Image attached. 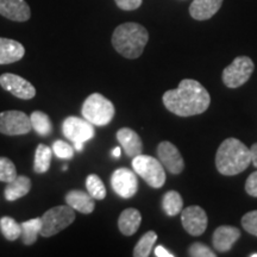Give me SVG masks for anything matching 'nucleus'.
Masks as SVG:
<instances>
[{"label":"nucleus","mask_w":257,"mask_h":257,"mask_svg":"<svg viewBox=\"0 0 257 257\" xmlns=\"http://www.w3.org/2000/svg\"><path fill=\"white\" fill-rule=\"evenodd\" d=\"M163 104L167 110L179 117H191L204 113L211 104V98L200 82L185 79L178 88L169 89L163 94Z\"/></svg>","instance_id":"f257e3e1"},{"label":"nucleus","mask_w":257,"mask_h":257,"mask_svg":"<svg viewBox=\"0 0 257 257\" xmlns=\"http://www.w3.org/2000/svg\"><path fill=\"white\" fill-rule=\"evenodd\" d=\"M251 162L250 149L237 138H226L218 148L216 167L220 174L237 175L248 168Z\"/></svg>","instance_id":"f03ea898"},{"label":"nucleus","mask_w":257,"mask_h":257,"mask_svg":"<svg viewBox=\"0 0 257 257\" xmlns=\"http://www.w3.org/2000/svg\"><path fill=\"white\" fill-rule=\"evenodd\" d=\"M149 34L147 29L137 23L120 24L112 35L114 49L126 59H137L142 55Z\"/></svg>","instance_id":"7ed1b4c3"},{"label":"nucleus","mask_w":257,"mask_h":257,"mask_svg":"<svg viewBox=\"0 0 257 257\" xmlns=\"http://www.w3.org/2000/svg\"><path fill=\"white\" fill-rule=\"evenodd\" d=\"M81 113L94 126H105L113 119L115 110L107 98L100 93H93L83 102Z\"/></svg>","instance_id":"20e7f679"},{"label":"nucleus","mask_w":257,"mask_h":257,"mask_svg":"<svg viewBox=\"0 0 257 257\" xmlns=\"http://www.w3.org/2000/svg\"><path fill=\"white\" fill-rule=\"evenodd\" d=\"M134 172L140 175L150 187L161 188L166 182L165 167L155 157L148 155L135 156L133 160Z\"/></svg>","instance_id":"39448f33"},{"label":"nucleus","mask_w":257,"mask_h":257,"mask_svg":"<svg viewBox=\"0 0 257 257\" xmlns=\"http://www.w3.org/2000/svg\"><path fill=\"white\" fill-rule=\"evenodd\" d=\"M42 219L41 236L51 237L55 236L61 231L68 227L75 220V210H73L69 205L56 206L47 211Z\"/></svg>","instance_id":"423d86ee"},{"label":"nucleus","mask_w":257,"mask_h":257,"mask_svg":"<svg viewBox=\"0 0 257 257\" xmlns=\"http://www.w3.org/2000/svg\"><path fill=\"white\" fill-rule=\"evenodd\" d=\"M62 134L74 144V150L82 152L83 144L95 136L94 125L85 118L68 117L62 123Z\"/></svg>","instance_id":"0eeeda50"},{"label":"nucleus","mask_w":257,"mask_h":257,"mask_svg":"<svg viewBox=\"0 0 257 257\" xmlns=\"http://www.w3.org/2000/svg\"><path fill=\"white\" fill-rule=\"evenodd\" d=\"M253 68L255 66L250 57H236L232 63L223 70V82L229 88H238L250 79Z\"/></svg>","instance_id":"6e6552de"},{"label":"nucleus","mask_w":257,"mask_h":257,"mask_svg":"<svg viewBox=\"0 0 257 257\" xmlns=\"http://www.w3.org/2000/svg\"><path fill=\"white\" fill-rule=\"evenodd\" d=\"M32 130L30 117L22 111H5L0 113V133L8 136H21Z\"/></svg>","instance_id":"1a4fd4ad"},{"label":"nucleus","mask_w":257,"mask_h":257,"mask_svg":"<svg viewBox=\"0 0 257 257\" xmlns=\"http://www.w3.org/2000/svg\"><path fill=\"white\" fill-rule=\"evenodd\" d=\"M112 189L124 199L134 197L138 189V180L136 173L127 168L114 170L111 178Z\"/></svg>","instance_id":"9d476101"},{"label":"nucleus","mask_w":257,"mask_h":257,"mask_svg":"<svg viewBox=\"0 0 257 257\" xmlns=\"http://www.w3.org/2000/svg\"><path fill=\"white\" fill-rule=\"evenodd\" d=\"M0 86L23 100H29L36 95V89L31 85L28 80L22 78V76L16 75V74L5 73L0 76Z\"/></svg>","instance_id":"9b49d317"},{"label":"nucleus","mask_w":257,"mask_h":257,"mask_svg":"<svg viewBox=\"0 0 257 257\" xmlns=\"http://www.w3.org/2000/svg\"><path fill=\"white\" fill-rule=\"evenodd\" d=\"M157 156L162 166L172 174L178 175L185 168V162L181 154L174 144L170 142H161L157 147Z\"/></svg>","instance_id":"f8f14e48"},{"label":"nucleus","mask_w":257,"mask_h":257,"mask_svg":"<svg viewBox=\"0 0 257 257\" xmlns=\"http://www.w3.org/2000/svg\"><path fill=\"white\" fill-rule=\"evenodd\" d=\"M184 229L192 236H200L207 227V214L200 206H189L181 213Z\"/></svg>","instance_id":"ddd939ff"},{"label":"nucleus","mask_w":257,"mask_h":257,"mask_svg":"<svg viewBox=\"0 0 257 257\" xmlns=\"http://www.w3.org/2000/svg\"><path fill=\"white\" fill-rule=\"evenodd\" d=\"M0 15L14 22H27L31 12L25 0H0Z\"/></svg>","instance_id":"4468645a"},{"label":"nucleus","mask_w":257,"mask_h":257,"mask_svg":"<svg viewBox=\"0 0 257 257\" xmlns=\"http://www.w3.org/2000/svg\"><path fill=\"white\" fill-rule=\"evenodd\" d=\"M239 237L240 232L237 227L223 225V226H219L218 229H216V231L213 232L212 242H213V246L217 251L225 252L229 251L232 248V245L238 240Z\"/></svg>","instance_id":"2eb2a0df"},{"label":"nucleus","mask_w":257,"mask_h":257,"mask_svg":"<svg viewBox=\"0 0 257 257\" xmlns=\"http://www.w3.org/2000/svg\"><path fill=\"white\" fill-rule=\"evenodd\" d=\"M117 140L128 157H135L142 154V140H141V137L138 136L137 133H135L133 128L123 127L118 130Z\"/></svg>","instance_id":"dca6fc26"},{"label":"nucleus","mask_w":257,"mask_h":257,"mask_svg":"<svg viewBox=\"0 0 257 257\" xmlns=\"http://www.w3.org/2000/svg\"><path fill=\"white\" fill-rule=\"evenodd\" d=\"M223 0H193L189 14L195 21H206L219 11Z\"/></svg>","instance_id":"f3484780"},{"label":"nucleus","mask_w":257,"mask_h":257,"mask_svg":"<svg viewBox=\"0 0 257 257\" xmlns=\"http://www.w3.org/2000/svg\"><path fill=\"white\" fill-rule=\"evenodd\" d=\"M66 204L73 210L81 212L83 214H89L94 211V198L89 193L79 189H74L66 194Z\"/></svg>","instance_id":"a211bd4d"},{"label":"nucleus","mask_w":257,"mask_h":257,"mask_svg":"<svg viewBox=\"0 0 257 257\" xmlns=\"http://www.w3.org/2000/svg\"><path fill=\"white\" fill-rule=\"evenodd\" d=\"M25 49L22 43L10 38L0 37V64L17 62L23 59Z\"/></svg>","instance_id":"6ab92c4d"},{"label":"nucleus","mask_w":257,"mask_h":257,"mask_svg":"<svg viewBox=\"0 0 257 257\" xmlns=\"http://www.w3.org/2000/svg\"><path fill=\"white\" fill-rule=\"evenodd\" d=\"M142 216L136 208H126L120 213L118 219V227L124 236H133L140 229Z\"/></svg>","instance_id":"aec40b11"},{"label":"nucleus","mask_w":257,"mask_h":257,"mask_svg":"<svg viewBox=\"0 0 257 257\" xmlns=\"http://www.w3.org/2000/svg\"><path fill=\"white\" fill-rule=\"evenodd\" d=\"M31 189V180L25 175H17V178L9 182L5 188V199L8 201H16L27 195Z\"/></svg>","instance_id":"412c9836"},{"label":"nucleus","mask_w":257,"mask_h":257,"mask_svg":"<svg viewBox=\"0 0 257 257\" xmlns=\"http://www.w3.org/2000/svg\"><path fill=\"white\" fill-rule=\"evenodd\" d=\"M51 155H53V149L47 147L46 144H40L36 148L34 161V172L37 174H44L50 168Z\"/></svg>","instance_id":"4be33fe9"},{"label":"nucleus","mask_w":257,"mask_h":257,"mask_svg":"<svg viewBox=\"0 0 257 257\" xmlns=\"http://www.w3.org/2000/svg\"><path fill=\"white\" fill-rule=\"evenodd\" d=\"M22 233L21 238L25 245H32L38 238V234H41L42 230V219L41 218H34L21 224Z\"/></svg>","instance_id":"5701e85b"},{"label":"nucleus","mask_w":257,"mask_h":257,"mask_svg":"<svg viewBox=\"0 0 257 257\" xmlns=\"http://www.w3.org/2000/svg\"><path fill=\"white\" fill-rule=\"evenodd\" d=\"M184 207V200L181 195L176 191H169L165 194L162 199V208L166 212L167 216L174 217L182 211Z\"/></svg>","instance_id":"b1692460"},{"label":"nucleus","mask_w":257,"mask_h":257,"mask_svg":"<svg viewBox=\"0 0 257 257\" xmlns=\"http://www.w3.org/2000/svg\"><path fill=\"white\" fill-rule=\"evenodd\" d=\"M31 126L40 136H49L53 131V124L49 115L41 111L32 112L30 115Z\"/></svg>","instance_id":"393cba45"},{"label":"nucleus","mask_w":257,"mask_h":257,"mask_svg":"<svg viewBox=\"0 0 257 257\" xmlns=\"http://www.w3.org/2000/svg\"><path fill=\"white\" fill-rule=\"evenodd\" d=\"M157 239V234L154 231H148L147 233H144L142 238L138 240L134 249V256L135 257H147L150 255L152 249Z\"/></svg>","instance_id":"a878e982"},{"label":"nucleus","mask_w":257,"mask_h":257,"mask_svg":"<svg viewBox=\"0 0 257 257\" xmlns=\"http://www.w3.org/2000/svg\"><path fill=\"white\" fill-rule=\"evenodd\" d=\"M0 230H2V233L4 234L5 238L11 240V242L18 239L22 233L21 224H18L11 217H3L0 219Z\"/></svg>","instance_id":"bb28decb"},{"label":"nucleus","mask_w":257,"mask_h":257,"mask_svg":"<svg viewBox=\"0 0 257 257\" xmlns=\"http://www.w3.org/2000/svg\"><path fill=\"white\" fill-rule=\"evenodd\" d=\"M86 188L89 194L96 200H102L106 197V188L104 186V182L98 175L91 174L86 179Z\"/></svg>","instance_id":"cd10ccee"},{"label":"nucleus","mask_w":257,"mask_h":257,"mask_svg":"<svg viewBox=\"0 0 257 257\" xmlns=\"http://www.w3.org/2000/svg\"><path fill=\"white\" fill-rule=\"evenodd\" d=\"M16 178H17V170L14 162L8 157H0V181L9 184Z\"/></svg>","instance_id":"c85d7f7f"},{"label":"nucleus","mask_w":257,"mask_h":257,"mask_svg":"<svg viewBox=\"0 0 257 257\" xmlns=\"http://www.w3.org/2000/svg\"><path fill=\"white\" fill-rule=\"evenodd\" d=\"M53 153L61 160H70L74 156V148L64 141H56L53 144Z\"/></svg>","instance_id":"c756f323"},{"label":"nucleus","mask_w":257,"mask_h":257,"mask_svg":"<svg viewBox=\"0 0 257 257\" xmlns=\"http://www.w3.org/2000/svg\"><path fill=\"white\" fill-rule=\"evenodd\" d=\"M242 225L246 232L257 236V211H251L244 214L242 218Z\"/></svg>","instance_id":"7c9ffc66"},{"label":"nucleus","mask_w":257,"mask_h":257,"mask_svg":"<svg viewBox=\"0 0 257 257\" xmlns=\"http://www.w3.org/2000/svg\"><path fill=\"white\" fill-rule=\"evenodd\" d=\"M188 253L193 257H216V253L202 243L192 244L188 249Z\"/></svg>","instance_id":"2f4dec72"},{"label":"nucleus","mask_w":257,"mask_h":257,"mask_svg":"<svg viewBox=\"0 0 257 257\" xmlns=\"http://www.w3.org/2000/svg\"><path fill=\"white\" fill-rule=\"evenodd\" d=\"M115 4L124 11H134L142 5L143 0H114Z\"/></svg>","instance_id":"473e14b6"},{"label":"nucleus","mask_w":257,"mask_h":257,"mask_svg":"<svg viewBox=\"0 0 257 257\" xmlns=\"http://www.w3.org/2000/svg\"><path fill=\"white\" fill-rule=\"evenodd\" d=\"M245 191L249 195L257 198V172L252 173L245 182Z\"/></svg>","instance_id":"72a5a7b5"},{"label":"nucleus","mask_w":257,"mask_h":257,"mask_svg":"<svg viewBox=\"0 0 257 257\" xmlns=\"http://www.w3.org/2000/svg\"><path fill=\"white\" fill-rule=\"evenodd\" d=\"M155 255L157 257H174V253L168 251L166 248H163L162 245L156 246L155 249Z\"/></svg>","instance_id":"f704fd0d"},{"label":"nucleus","mask_w":257,"mask_h":257,"mask_svg":"<svg viewBox=\"0 0 257 257\" xmlns=\"http://www.w3.org/2000/svg\"><path fill=\"white\" fill-rule=\"evenodd\" d=\"M249 149H250V156H251V162L257 168V143L252 144Z\"/></svg>","instance_id":"c9c22d12"},{"label":"nucleus","mask_w":257,"mask_h":257,"mask_svg":"<svg viewBox=\"0 0 257 257\" xmlns=\"http://www.w3.org/2000/svg\"><path fill=\"white\" fill-rule=\"evenodd\" d=\"M121 154V148L120 147H115L113 150H112V155H113L115 159H118V157L120 156Z\"/></svg>","instance_id":"e433bc0d"},{"label":"nucleus","mask_w":257,"mask_h":257,"mask_svg":"<svg viewBox=\"0 0 257 257\" xmlns=\"http://www.w3.org/2000/svg\"><path fill=\"white\" fill-rule=\"evenodd\" d=\"M67 169H68V167H67V166H63V168H62V170H67Z\"/></svg>","instance_id":"4c0bfd02"},{"label":"nucleus","mask_w":257,"mask_h":257,"mask_svg":"<svg viewBox=\"0 0 257 257\" xmlns=\"http://www.w3.org/2000/svg\"><path fill=\"white\" fill-rule=\"evenodd\" d=\"M250 257H257V253H252V255H250Z\"/></svg>","instance_id":"58836bf2"}]
</instances>
